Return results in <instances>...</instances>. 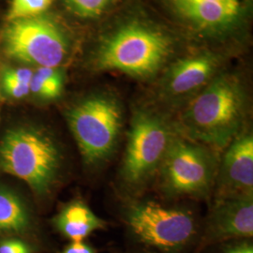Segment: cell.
Instances as JSON below:
<instances>
[{
    "mask_svg": "<svg viewBox=\"0 0 253 253\" xmlns=\"http://www.w3.org/2000/svg\"><path fill=\"white\" fill-rule=\"evenodd\" d=\"M248 96L234 74H217L171 122L177 134L221 153L248 127Z\"/></svg>",
    "mask_w": 253,
    "mask_h": 253,
    "instance_id": "1",
    "label": "cell"
},
{
    "mask_svg": "<svg viewBox=\"0 0 253 253\" xmlns=\"http://www.w3.org/2000/svg\"><path fill=\"white\" fill-rule=\"evenodd\" d=\"M63 161L55 138L40 126L10 127L0 140V170L25 181L38 196L54 190Z\"/></svg>",
    "mask_w": 253,
    "mask_h": 253,
    "instance_id": "2",
    "label": "cell"
},
{
    "mask_svg": "<svg viewBox=\"0 0 253 253\" xmlns=\"http://www.w3.org/2000/svg\"><path fill=\"white\" fill-rule=\"evenodd\" d=\"M175 133L171 121L149 111L136 112L118 172L119 183L126 193L134 196L156 180Z\"/></svg>",
    "mask_w": 253,
    "mask_h": 253,
    "instance_id": "3",
    "label": "cell"
},
{
    "mask_svg": "<svg viewBox=\"0 0 253 253\" xmlns=\"http://www.w3.org/2000/svg\"><path fill=\"white\" fill-rule=\"evenodd\" d=\"M67 122L87 167H100L113 158L124 126L115 96L98 93L84 98L67 112Z\"/></svg>",
    "mask_w": 253,
    "mask_h": 253,
    "instance_id": "4",
    "label": "cell"
},
{
    "mask_svg": "<svg viewBox=\"0 0 253 253\" xmlns=\"http://www.w3.org/2000/svg\"><path fill=\"white\" fill-rule=\"evenodd\" d=\"M220 153L175 133L156 180L167 198L212 197Z\"/></svg>",
    "mask_w": 253,
    "mask_h": 253,
    "instance_id": "5",
    "label": "cell"
},
{
    "mask_svg": "<svg viewBox=\"0 0 253 253\" xmlns=\"http://www.w3.org/2000/svg\"><path fill=\"white\" fill-rule=\"evenodd\" d=\"M122 218L136 241L162 253H180L199 234L194 213L152 200L130 199Z\"/></svg>",
    "mask_w": 253,
    "mask_h": 253,
    "instance_id": "6",
    "label": "cell"
},
{
    "mask_svg": "<svg viewBox=\"0 0 253 253\" xmlns=\"http://www.w3.org/2000/svg\"><path fill=\"white\" fill-rule=\"evenodd\" d=\"M169 53L170 42L163 33L141 24H128L103 42L95 67L148 79L159 73Z\"/></svg>",
    "mask_w": 253,
    "mask_h": 253,
    "instance_id": "7",
    "label": "cell"
},
{
    "mask_svg": "<svg viewBox=\"0 0 253 253\" xmlns=\"http://www.w3.org/2000/svg\"><path fill=\"white\" fill-rule=\"evenodd\" d=\"M2 47L7 56L19 62L56 68L67 54L68 42L57 24L39 15L9 22Z\"/></svg>",
    "mask_w": 253,
    "mask_h": 253,
    "instance_id": "8",
    "label": "cell"
},
{
    "mask_svg": "<svg viewBox=\"0 0 253 253\" xmlns=\"http://www.w3.org/2000/svg\"><path fill=\"white\" fill-rule=\"evenodd\" d=\"M253 197V134L248 126L220 153L213 202Z\"/></svg>",
    "mask_w": 253,
    "mask_h": 253,
    "instance_id": "9",
    "label": "cell"
},
{
    "mask_svg": "<svg viewBox=\"0 0 253 253\" xmlns=\"http://www.w3.org/2000/svg\"><path fill=\"white\" fill-rule=\"evenodd\" d=\"M253 235V197L212 202L199 249Z\"/></svg>",
    "mask_w": 253,
    "mask_h": 253,
    "instance_id": "10",
    "label": "cell"
},
{
    "mask_svg": "<svg viewBox=\"0 0 253 253\" xmlns=\"http://www.w3.org/2000/svg\"><path fill=\"white\" fill-rule=\"evenodd\" d=\"M219 66L217 56L202 54L187 57L174 64L162 83L163 99L172 102L190 101L209 84Z\"/></svg>",
    "mask_w": 253,
    "mask_h": 253,
    "instance_id": "11",
    "label": "cell"
},
{
    "mask_svg": "<svg viewBox=\"0 0 253 253\" xmlns=\"http://www.w3.org/2000/svg\"><path fill=\"white\" fill-rule=\"evenodd\" d=\"M184 18L204 30L226 29L242 15L245 4L188 2L173 5Z\"/></svg>",
    "mask_w": 253,
    "mask_h": 253,
    "instance_id": "12",
    "label": "cell"
},
{
    "mask_svg": "<svg viewBox=\"0 0 253 253\" xmlns=\"http://www.w3.org/2000/svg\"><path fill=\"white\" fill-rule=\"evenodd\" d=\"M53 224L61 235L72 242H82L95 231L106 227V222L79 200L64 207L54 217Z\"/></svg>",
    "mask_w": 253,
    "mask_h": 253,
    "instance_id": "13",
    "label": "cell"
},
{
    "mask_svg": "<svg viewBox=\"0 0 253 253\" xmlns=\"http://www.w3.org/2000/svg\"><path fill=\"white\" fill-rule=\"evenodd\" d=\"M32 218L26 205L12 191L0 189V234L26 235Z\"/></svg>",
    "mask_w": 253,
    "mask_h": 253,
    "instance_id": "14",
    "label": "cell"
},
{
    "mask_svg": "<svg viewBox=\"0 0 253 253\" xmlns=\"http://www.w3.org/2000/svg\"><path fill=\"white\" fill-rule=\"evenodd\" d=\"M64 76L56 68L41 67L33 73L30 92L39 99L53 100L63 92Z\"/></svg>",
    "mask_w": 253,
    "mask_h": 253,
    "instance_id": "15",
    "label": "cell"
},
{
    "mask_svg": "<svg viewBox=\"0 0 253 253\" xmlns=\"http://www.w3.org/2000/svg\"><path fill=\"white\" fill-rule=\"evenodd\" d=\"M53 0H11L7 20L8 22L17 19L39 16L48 9Z\"/></svg>",
    "mask_w": 253,
    "mask_h": 253,
    "instance_id": "16",
    "label": "cell"
},
{
    "mask_svg": "<svg viewBox=\"0 0 253 253\" xmlns=\"http://www.w3.org/2000/svg\"><path fill=\"white\" fill-rule=\"evenodd\" d=\"M118 0H64L68 8L83 18H94L117 3Z\"/></svg>",
    "mask_w": 253,
    "mask_h": 253,
    "instance_id": "17",
    "label": "cell"
},
{
    "mask_svg": "<svg viewBox=\"0 0 253 253\" xmlns=\"http://www.w3.org/2000/svg\"><path fill=\"white\" fill-rule=\"evenodd\" d=\"M0 253H35V249L18 237L0 238Z\"/></svg>",
    "mask_w": 253,
    "mask_h": 253,
    "instance_id": "18",
    "label": "cell"
},
{
    "mask_svg": "<svg viewBox=\"0 0 253 253\" xmlns=\"http://www.w3.org/2000/svg\"><path fill=\"white\" fill-rule=\"evenodd\" d=\"M3 89L13 99H22L30 93V85L2 77Z\"/></svg>",
    "mask_w": 253,
    "mask_h": 253,
    "instance_id": "19",
    "label": "cell"
},
{
    "mask_svg": "<svg viewBox=\"0 0 253 253\" xmlns=\"http://www.w3.org/2000/svg\"><path fill=\"white\" fill-rule=\"evenodd\" d=\"M220 253H253V245L250 239L228 241L223 245Z\"/></svg>",
    "mask_w": 253,
    "mask_h": 253,
    "instance_id": "20",
    "label": "cell"
},
{
    "mask_svg": "<svg viewBox=\"0 0 253 253\" xmlns=\"http://www.w3.org/2000/svg\"><path fill=\"white\" fill-rule=\"evenodd\" d=\"M33 73L28 69H9L3 73V77L30 85Z\"/></svg>",
    "mask_w": 253,
    "mask_h": 253,
    "instance_id": "21",
    "label": "cell"
},
{
    "mask_svg": "<svg viewBox=\"0 0 253 253\" xmlns=\"http://www.w3.org/2000/svg\"><path fill=\"white\" fill-rule=\"evenodd\" d=\"M61 253H97L96 250L90 245L82 242H72L68 245Z\"/></svg>",
    "mask_w": 253,
    "mask_h": 253,
    "instance_id": "22",
    "label": "cell"
},
{
    "mask_svg": "<svg viewBox=\"0 0 253 253\" xmlns=\"http://www.w3.org/2000/svg\"><path fill=\"white\" fill-rule=\"evenodd\" d=\"M172 4H180L188 2H212V3H236V4H245V0H172Z\"/></svg>",
    "mask_w": 253,
    "mask_h": 253,
    "instance_id": "23",
    "label": "cell"
}]
</instances>
